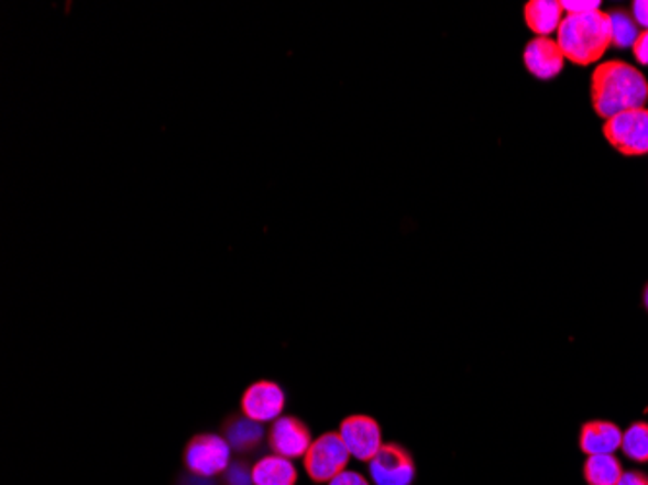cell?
I'll return each instance as SVG.
<instances>
[{"instance_id":"cell-1","label":"cell","mask_w":648,"mask_h":485,"mask_svg":"<svg viewBox=\"0 0 648 485\" xmlns=\"http://www.w3.org/2000/svg\"><path fill=\"white\" fill-rule=\"evenodd\" d=\"M648 80L639 68L624 60H607L592 75V106L602 119L647 108Z\"/></svg>"},{"instance_id":"cell-2","label":"cell","mask_w":648,"mask_h":485,"mask_svg":"<svg viewBox=\"0 0 648 485\" xmlns=\"http://www.w3.org/2000/svg\"><path fill=\"white\" fill-rule=\"evenodd\" d=\"M559 49L573 65L589 66L598 63L612 45L607 12L596 10L589 14H567L556 35Z\"/></svg>"},{"instance_id":"cell-3","label":"cell","mask_w":648,"mask_h":485,"mask_svg":"<svg viewBox=\"0 0 648 485\" xmlns=\"http://www.w3.org/2000/svg\"><path fill=\"white\" fill-rule=\"evenodd\" d=\"M352 454L348 451L342 437L338 431H329L319 439L312 441L309 451L304 456V466L307 476L311 477L315 484H329L338 474L348 469V462Z\"/></svg>"},{"instance_id":"cell-4","label":"cell","mask_w":648,"mask_h":485,"mask_svg":"<svg viewBox=\"0 0 648 485\" xmlns=\"http://www.w3.org/2000/svg\"><path fill=\"white\" fill-rule=\"evenodd\" d=\"M604 136L624 156H645L648 154V108L631 109L607 119Z\"/></svg>"},{"instance_id":"cell-5","label":"cell","mask_w":648,"mask_h":485,"mask_svg":"<svg viewBox=\"0 0 648 485\" xmlns=\"http://www.w3.org/2000/svg\"><path fill=\"white\" fill-rule=\"evenodd\" d=\"M183 461L187 470L198 476H222L231 464V447L223 436L200 433L185 447Z\"/></svg>"},{"instance_id":"cell-6","label":"cell","mask_w":648,"mask_h":485,"mask_svg":"<svg viewBox=\"0 0 648 485\" xmlns=\"http://www.w3.org/2000/svg\"><path fill=\"white\" fill-rule=\"evenodd\" d=\"M370 476L375 485H411L416 462L403 444L385 443L370 462Z\"/></svg>"},{"instance_id":"cell-7","label":"cell","mask_w":648,"mask_h":485,"mask_svg":"<svg viewBox=\"0 0 648 485\" xmlns=\"http://www.w3.org/2000/svg\"><path fill=\"white\" fill-rule=\"evenodd\" d=\"M340 437L355 461L371 462L383 447V433L370 416H350L340 423Z\"/></svg>"},{"instance_id":"cell-8","label":"cell","mask_w":648,"mask_h":485,"mask_svg":"<svg viewBox=\"0 0 648 485\" xmlns=\"http://www.w3.org/2000/svg\"><path fill=\"white\" fill-rule=\"evenodd\" d=\"M286 406V395L274 381H256L241 396V411L259 423L278 420Z\"/></svg>"},{"instance_id":"cell-9","label":"cell","mask_w":648,"mask_h":485,"mask_svg":"<svg viewBox=\"0 0 648 485\" xmlns=\"http://www.w3.org/2000/svg\"><path fill=\"white\" fill-rule=\"evenodd\" d=\"M311 444V431L304 421L297 420L294 416H279L278 420L272 421L268 431V447L272 453L294 461L304 459Z\"/></svg>"},{"instance_id":"cell-10","label":"cell","mask_w":648,"mask_h":485,"mask_svg":"<svg viewBox=\"0 0 648 485\" xmlns=\"http://www.w3.org/2000/svg\"><path fill=\"white\" fill-rule=\"evenodd\" d=\"M525 66L538 80H551L563 70L565 57L551 37H534L525 47Z\"/></svg>"},{"instance_id":"cell-11","label":"cell","mask_w":648,"mask_h":485,"mask_svg":"<svg viewBox=\"0 0 648 485\" xmlns=\"http://www.w3.org/2000/svg\"><path fill=\"white\" fill-rule=\"evenodd\" d=\"M624 431L612 421H589L581 428L579 447L586 456L616 454L622 449Z\"/></svg>"},{"instance_id":"cell-12","label":"cell","mask_w":648,"mask_h":485,"mask_svg":"<svg viewBox=\"0 0 648 485\" xmlns=\"http://www.w3.org/2000/svg\"><path fill=\"white\" fill-rule=\"evenodd\" d=\"M223 437L230 443L231 451L239 454H249L256 451L264 441V426L259 421L241 416H231L223 423Z\"/></svg>"},{"instance_id":"cell-13","label":"cell","mask_w":648,"mask_h":485,"mask_svg":"<svg viewBox=\"0 0 648 485\" xmlns=\"http://www.w3.org/2000/svg\"><path fill=\"white\" fill-rule=\"evenodd\" d=\"M563 18V7L556 0H530L525 7L526 25L536 33V37L558 35Z\"/></svg>"},{"instance_id":"cell-14","label":"cell","mask_w":648,"mask_h":485,"mask_svg":"<svg viewBox=\"0 0 648 485\" xmlns=\"http://www.w3.org/2000/svg\"><path fill=\"white\" fill-rule=\"evenodd\" d=\"M255 485H296L297 469L294 462L278 454H268L253 464Z\"/></svg>"},{"instance_id":"cell-15","label":"cell","mask_w":648,"mask_h":485,"mask_svg":"<svg viewBox=\"0 0 648 485\" xmlns=\"http://www.w3.org/2000/svg\"><path fill=\"white\" fill-rule=\"evenodd\" d=\"M624 472L622 461L616 454L589 456L583 466L584 482L589 485H617Z\"/></svg>"},{"instance_id":"cell-16","label":"cell","mask_w":648,"mask_h":485,"mask_svg":"<svg viewBox=\"0 0 648 485\" xmlns=\"http://www.w3.org/2000/svg\"><path fill=\"white\" fill-rule=\"evenodd\" d=\"M609 18V32H612V45L619 49L633 47L637 37H639L640 27L635 22V18L625 10H612L607 12Z\"/></svg>"},{"instance_id":"cell-17","label":"cell","mask_w":648,"mask_h":485,"mask_svg":"<svg viewBox=\"0 0 648 485\" xmlns=\"http://www.w3.org/2000/svg\"><path fill=\"white\" fill-rule=\"evenodd\" d=\"M622 453L633 462L647 464L648 462V423L647 421H637L631 423L624 431V441H622Z\"/></svg>"},{"instance_id":"cell-18","label":"cell","mask_w":648,"mask_h":485,"mask_svg":"<svg viewBox=\"0 0 648 485\" xmlns=\"http://www.w3.org/2000/svg\"><path fill=\"white\" fill-rule=\"evenodd\" d=\"M223 485H255L253 484V466L249 462L233 461L222 474Z\"/></svg>"},{"instance_id":"cell-19","label":"cell","mask_w":648,"mask_h":485,"mask_svg":"<svg viewBox=\"0 0 648 485\" xmlns=\"http://www.w3.org/2000/svg\"><path fill=\"white\" fill-rule=\"evenodd\" d=\"M561 7L567 14H589V12L600 10L602 4L598 0H563Z\"/></svg>"},{"instance_id":"cell-20","label":"cell","mask_w":648,"mask_h":485,"mask_svg":"<svg viewBox=\"0 0 648 485\" xmlns=\"http://www.w3.org/2000/svg\"><path fill=\"white\" fill-rule=\"evenodd\" d=\"M327 485H370V480L360 474V472H353V470H344L342 474H338L334 480H330Z\"/></svg>"},{"instance_id":"cell-21","label":"cell","mask_w":648,"mask_h":485,"mask_svg":"<svg viewBox=\"0 0 648 485\" xmlns=\"http://www.w3.org/2000/svg\"><path fill=\"white\" fill-rule=\"evenodd\" d=\"M633 55L639 65L648 66V32L639 33L637 42L633 45Z\"/></svg>"},{"instance_id":"cell-22","label":"cell","mask_w":648,"mask_h":485,"mask_svg":"<svg viewBox=\"0 0 648 485\" xmlns=\"http://www.w3.org/2000/svg\"><path fill=\"white\" fill-rule=\"evenodd\" d=\"M633 18L642 32H648V0H635L633 2Z\"/></svg>"},{"instance_id":"cell-23","label":"cell","mask_w":648,"mask_h":485,"mask_svg":"<svg viewBox=\"0 0 648 485\" xmlns=\"http://www.w3.org/2000/svg\"><path fill=\"white\" fill-rule=\"evenodd\" d=\"M617 485H648V476L640 470H627Z\"/></svg>"},{"instance_id":"cell-24","label":"cell","mask_w":648,"mask_h":485,"mask_svg":"<svg viewBox=\"0 0 648 485\" xmlns=\"http://www.w3.org/2000/svg\"><path fill=\"white\" fill-rule=\"evenodd\" d=\"M177 485H218V482L213 477L198 476V474L187 472V474L179 476Z\"/></svg>"},{"instance_id":"cell-25","label":"cell","mask_w":648,"mask_h":485,"mask_svg":"<svg viewBox=\"0 0 648 485\" xmlns=\"http://www.w3.org/2000/svg\"><path fill=\"white\" fill-rule=\"evenodd\" d=\"M642 301H645V307H647L648 311V286L645 288V296H642Z\"/></svg>"}]
</instances>
